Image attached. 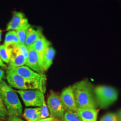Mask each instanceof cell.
<instances>
[{"label": "cell", "instance_id": "cell-1", "mask_svg": "<svg viewBox=\"0 0 121 121\" xmlns=\"http://www.w3.org/2000/svg\"><path fill=\"white\" fill-rule=\"evenodd\" d=\"M76 104L78 108H97L94 89L90 82L83 80L72 86Z\"/></svg>", "mask_w": 121, "mask_h": 121}, {"label": "cell", "instance_id": "cell-2", "mask_svg": "<svg viewBox=\"0 0 121 121\" xmlns=\"http://www.w3.org/2000/svg\"><path fill=\"white\" fill-rule=\"evenodd\" d=\"M0 96L8 115L19 117L22 115V106L16 91L4 80L0 83Z\"/></svg>", "mask_w": 121, "mask_h": 121}, {"label": "cell", "instance_id": "cell-3", "mask_svg": "<svg viewBox=\"0 0 121 121\" xmlns=\"http://www.w3.org/2000/svg\"><path fill=\"white\" fill-rule=\"evenodd\" d=\"M6 78L10 86L20 90L39 89L43 91V83L27 80L14 72L12 69L7 70Z\"/></svg>", "mask_w": 121, "mask_h": 121}, {"label": "cell", "instance_id": "cell-4", "mask_svg": "<svg viewBox=\"0 0 121 121\" xmlns=\"http://www.w3.org/2000/svg\"><path fill=\"white\" fill-rule=\"evenodd\" d=\"M94 91L98 105L101 108H108L118 98L117 91L111 86H98L94 89Z\"/></svg>", "mask_w": 121, "mask_h": 121}, {"label": "cell", "instance_id": "cell-5", "mask_svg": "<svg viewBox=\"0 0 121 121\" xmlns=\"http://www.w3.org/2000/svg\"><path fill=\"white\" fill-rule=\"evenodd\" d=\"M47 104L52 119L57 121H61L66 109L60 96L54 91H51L47 99Z\"/></svg>", "mask_w": 121, "mask_h": 121}, {"label": "cell", "instance_id": "cell-6", "mask_svg": "<svg viewBox=\"0 0 121 121\" xmlns=\"http://www.w3.org/2000/svg\"><path fill=\"white\" fill-rule=\"evenodd\" d=\"M26 106H37L41 107L44 99L43 91L39 89L17 90Z\"/></svg>", "mask_w": 121, "mask_h": 121}, {"label": "cell", "instance_id": "cell-7", "mask_svg": "<svg viewBox=\"0 0 121 121\" xmlns=\"http://www.w3.org/2000/svg\"><path fill=\"white\" fill-rule=\"evenodd\" d=\"M11 69L22 77L30 81H37L43 83V81L45 80L44 76L42 74L35 72L27 66L22 65Z\"/></svg>", "mask_w": 121, "mask_h": 121}, {"label": "cell", "instance_id": "cell-8", "mask_svg": "<svg viewBox=\"0 0 121 121\" xmlns=\"http://www.w3.org/2000/svg\"><path fill=\"white\" fill-rule=\"evenodd\" d=\"M60 97L66 110L77 112L78 108L76 104L72 86L63 89L60 93Z\"/></svg>", "mask_w": 121, "mask_h": 121}, {"label": "cell", "instance_id": "cell-9", "mask_svg": "<svg viewBox=\"0 0 121 121\" xmlns=\"http://www.w3.org/2000/svg\"><path fill=\"white\" fill-rule=\"evenodd\" d=\"M28 47L29 53L25 65L35 72L42 74L44 70L41 64L38 53L32 48Z\"/></svg>", "mask_w": 121, "mask_h": 121}, {"label": "cell", "instance_id": "cell-10", "mask_svg": "<svg viewBox=\"0 0 121 121\" xmlns=\"http://www.w3.org/2000/svg\"><path fill=\"white\" fill-rule=\"evenodd\" d=\"M12 17L8 23L6 30H16L29 23L27 19L23 13L14 11L13 12Z\"/></svg>", "mask_w": 121, "mask_h": 121}, {"label": "cell", "instance_id": "cell-11", "mask_svg": "<svg viewBox=\"0 0 121 121\" xmlns=\"http://www.w3.org/2000/svg\"><path fill=\"white\" fill-rule=\"evenodd\" d=\"M12 49L11 56L9 62L8 69H13L24 65L26 64V61L17 46L12 47Z\"/></svg>", "mask_w": 121, "mask_h": 121}, {"label": "cell", "instance_id": "cell-12", "mask_svg": "<svg viewBox=\"0 0 121 121\" xmlns=\"http://www.w3.org/2000/svg\"><path fill=\"white\" fill-rule=\"evenodd\" d=\"M51 45V43L46 39L43 35L39 38L30 47L34 49L39 55V60L42 65V61L43 54L45 52L46 48Z\"/></svg>", "mask_w": 121, "mask_h": 121}, {"label": "cell", "instance_id": "cell-13", "mask_svg": "<svg viewBox=\"0 0 121 121\" xmlns=\"http://www.w3.org/2000/svg\"><path fill=\"white\" fill-rule=\"evenodd\" d=\"M77 112L82 121H97L99 109L97 108H78Z\"/></svg>", "mask_w": 121, "mask_h": 121}, {"label": "cell", "instance_id": "cell-14", "mask_svg": "<svg viewBox=\"0 0 121 121\" xmlns=\"http://www.w3.org/2000/svg\"><path fill=\"white\" fill-rule=\"evenodd\" d=\"M55 53L54 48L51 46H48L46 48L43 54L42 61V66L44 71L47 70L52 65Z\"/></svg>", "mask_w": 121, "mask_h": 121}, {"label": "cell", "instance_id": "cell-15", "mask_svg": "<svg viewBox=\"0 0 121 121\" xmlns=\"http://www.w3.org/2000/svg\"><path fill=\"white\" fill-rule=\"evenodd\" d=\"M42 32L41 29L39 28L35 29L30 26L27 32L26 36L25 44L29 47L35 43L42 35Z\"/></svg>", "mask_w": 121, "mask_h": 121}, {"label": "cell", "instance_id": "cell-16", "mask_svg": "<svg viewBox=\"0 0 121 121\" xmlns=\"http://www.w3.org/2000/svg\"><path fill=\"white\" fill-rule=\"evenodd\" d=\"M41 108H27L24 110L23 117L27 121H39L40 119Z\"/></svg>", "mask_w": 121, "mask_h": 121}, {"label": "cell", "instance_id": "cell-17", "mask_svg": "<svg viewBox=\"0 0 121 121\" xmlns=\"http://www.w3.org/2000/svg\"><path fill=\"white\" fill-rule=\"evenodd\" d=\"M20 44L19 39L15 30H9L5 35L4 44L12 47Z\"/></svg>", "mask_w": 121, "mask_h": 121}, {"label": "cell", "instance_id": "cell-18", "mask_svg": "<svg viewBox=\"0 0 121 121\" xmlns=\"http://www.w3.org/2000/svg\"><path fill=\"white\" fill-rule=\"evenodd\" d=\"M12 47H8L4 44L0 45V57L3 62L9 64L12 54Z\"/></svg>", "mask_w": 121, "mask_h": 121}, {"label": "cell", "instance_id": "cell-19", "mask_svg": "<svg viewBox=\"0 0 121 121\" xmlns=\"http://www.w3.org/2000/svg\"><path fill=\"white\" fill-rule=\"evenodd\" d=\"M61 121H82L77 112L66 110Z\"/></svg>", "mask_w": 121, "mask_h": 121}, {"label": "cell", "instance_id": "cell-20", "mask_svg": "<svg viewBox=\"0 0 121 121\" xmlns=\"http://www.w3.org/2000/svg\"><path fill=\"white\" fill-rule=\"evenodd\" d=\"M30 26L29 23H28L25 26H22L21 27L18 29L16 30L18 38L19 39L20 43L25 44L26 36L27 34V32L28 28Z\"/></svg>", "mask_w": 121, "mask_h": 121}, {"label": "cell", "instance_id": "cell-21", "mask_svg": "<svg viewBox=\"0 0 121 121\" xmlns=\"http://www.w3.org/2000/svg\"><path fill=\"white\" fill-rule=\"evenodd\" d=\"M99 121H120L117 114L113 112L106 113L102 117Z\"/></svg>", "mask_w": 121, "mask_h": 121}, {"label": "cell", "instance_id": "cell-22", "mask_svg": "<svg viewBox=\"0 0 121 121\" xmlns=\"http://www.w3.org/2000/svg\"><path fill=\"white\" fill-rule=\"evenodd\" d=\"M40 108H41V111H40L41 119L48 117L50 115L49 111L48 108L47 104L45 102V99L43 100V104Z\"/></svg>", "mask_w": 121, "mask_h": 121}, {"label": "cell", "instance_id": "cell-23", "mask_svg": "<svg viewBox=\"0 0 121 121\" xmlns=\"http://www.w3.org/2000/svg\"><path fill=\"white\" fill-rule=\"evenodd\" d=\"M7 115H8L7 110L0 96V120L4 119Z\"/></svg>", "mask_w": 121, "mask_h": 121}, {"label": "cell", "instance_id": "cell-24", "mask_svg": "<svg viewBox=\"0 0 121 121\" xmlns=\"http://www.w3.org/2000/svg\"><path fill=\"white\" fill-rule=\"evenodd\" d=\"M17 46L19 49L20 51L22 52L23 55L25 57L26 60L28 55V53H29L28 47L25 44H21V43L17 45Z\"/></svg>", "mask_w": 121, "mask_h": 121}, {"label": "cell", "instance_id": "cell-25", "mask_svg": "<svg viewBox=\"0 0 121 121\" xmlns=\"http://www.w3.org/2000/svg\"><path fill=\"white\" fill-rule=\"evenodd\" d=\"M9 121H25L22 120L18 117L9 116Z\"/></svg>", "mask_w": 121, "mask_h": 121}, {"label": "cell", "instance_id": "cell-26", "mask_svg": "<svg viewBox=\"0 0 121 121\" xmlns=\"http://www.w3.org/2000/svg\"><path fill=\"white\" fill-rule=\"evenodd\" d=\"M5 77L4 72L3 69L0 68V83L1 82L2 80H3Z\"/></svg>", "mask_w": 121, "mask_h": 121}, {"label": "cell", "instance_id": "cell-27", "mask_svg": "<svg viewBox=\"0 0 121 121\" xmlns=\"http://www.w3.org/2000/svg\"><path fill=\"white\" fill-rule=\"evenodd\" d=\"M0 67H3V68H6L7 67L6 65L5 64V63L3 62V61L2 60L0 57Z\"/></svg>", "mask_w": 121, "mask_h": 121}, {"label": "cell", "instance_id": "cell-28", "mask_svg": "<svg viewBox=\"0 0 121 121\" xmlns=\"http://www.w3.org/2000/svg\"><path fill=\"white\" fill-rule=\"evenodd\" d=\"M52 120H53L52 118L50 117H47V118H46L40 119L39 121H52Z\"/></svg>", "mask_w": 121, "mask_h": 121}, {"label": "cell", "instance_id": "cell-29", "mask_svg": "<svg viewBox=\"0 0 121 121\" xmlns=\"http://www.w3.org/2000/svg\"><path fill=\"white\" fill-rule=\"evenodd\" d=\"M117 117H118V119L119 120V121H121V109L118 111V112L117 114Z\"/></svg>", "mask_w": 121, "mask_h": 121}, {"label": "cell", "instance_id": "cell-30", "mask_svg": "<svg viewBox=\"0 0 121 121\" xmlns=\"http://www.w3.org/2000/svg\"><path fill=\"white\" fill-rule=\"evenodd\" d=\"M1 32L2 31L0 29V42L1 41Z\"/></svg>", "mask_w": 121, "mask_h": 121}, {"label": "cell", "instance_id": "cell-31", "mask_svg": "<svg viewBox=\"0 0 121 121\" xmlns=\"http://www.w3.org/2000/svg\"><path fill=\"white\" fill-rule=\"evenodd\" d=\"M52 121H56V120H53H53H52Z\"/></svg>", "mask_w": 121, "mask_h": 121}]
</instances>
